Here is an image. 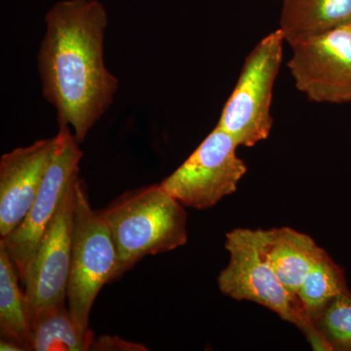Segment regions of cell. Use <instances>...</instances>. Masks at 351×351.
Segmentation results:
<instances>
[{"label": "cell", "instance_id": "obj_1", "mask_svg": "<svg viewBox=\"0 0 351 351\" xmlns=\"http://www.w3.org/2000/svg\"><path fill=\"white\" fill-rule=\"evenodd\" d=\"M45 22L38 53L43 96L82 144L119 87L104 60L107 11L97 0H68L55 4Z\"/></svg>", "mask_w": 351, "mask_h": 351}, {"label": "cell", "instance_id": "obj_2", "mask_svg": "<svg viewBox=\"0 0 351 351\" xmlns=\"http://www.w3.org/2000/svg\"><path fill=\"white\" fill-rule=\"evenodd\" d=\"M182 206L158 184L126 191L101 210L117 249L115 279L147 256L186 244V213Z\"/></svg>", "mask_w": 351, "mask_h": 351}, {"label": "cell", "instance_id": "obj_3", "mask_svg": "<svg viewBox=\"0 0 351 351\" xmlns=\"http://www.w3.org/2000/svg\"><path fill=\"white\" fill-rule=\"evenodd\" d=\"M117 254L103 212L90 205L84 182L76 178L73 188L71 269L66 302L82 332L91 331L90 313L104 285L114 280Z\"/></svg>", "mask_w": 351, "mask_h": 351}, {"label": "cell", "instance_id": "obj_4", "mask_svg": "<svg viewBox=\"0 0 351 351\" xmlns=\"http://www.w3.org/2000/svg\"><path fill=\"white\" fill-rule=\"evenodd\" d=\"M230 262L218 277L223 294L237 301L256 302L294 324L314 350L322 351L311 321L298 295L281 282L261 249L260 230L237 228L226 233Z\"/></svg>", "mask_w": 351, "mask_h": 351}, {"label": "cell", "instance_id": "obj_5", "mask_svg": "<svg viewBox=\"0 0 351 351\" xmlns=\"http://www.w3.org/2000/svg\"><path fill=\"white\" fill-rule=\"evenodd\" d=\"M285 43L280 29L258 41L245 60L232 95L217 127L230 134L239 145L254 147L271 131L274 82L283 59Z\"/></svg>", "mask_w": 351, "mask_h": 351}, {"label": "cell", "instance_id": "obj_6", "mask_svg": "<svg viewBox=\"0 0 351 351\" xmlns=\"http://www.w3.org/2000/svg\"><path fill=\"white\" fill-rule=\"evenodd\" d=\"M234 138L216 126L189 158L160 186L184 206L209 209L232 195L246 174Z\"/></svg>", "mask_w": 351, "mask_h": 351}, {"label": "cell", "instance_id": "obj_7", "mask_svg": "<svg viewBox=\"0 0 351 351\" xmlns=\"http://www.w3.org/2000/svg\"><path fill=\"white\" fill-rule=\"evenodd\" d=\"M59 125L54 154L31 210L14 232L5 239H0L22 282L69 182L80 171L78 165L83 156L71 127L66 124Z\"/></svg>", "mask_w": 351, "mask_h": 351}, {"label": "cell", "instance_id": "obj_8", "mask_svg": "<svg viewBox=\"0 0 351 351\" xmlns=\"http://www.w3.org/2000/svg\"><path fill=\"white\" fill-rule=\"evenodd\" d=\"M290 46L288 68L298 90L316 103H350V24Z\"/></svg>", "mask_w": 351, "mask_h": 351}, {"label": "cell", "instance_id": "obj_9", "mask_svg": "<svg viewBox=\"0 0 351 351\" xmlns=\"http://www.w3.org/2000/svg\"><path fill=\"white\" fill-rule=\"evenodd\" d=\"M71 179L54 218L29 267L23 284L31 323L51 309L66 306L71 258L73 188Z\"/></svg>", "mask_w": 351, "mask_h": 351}, {"label": "cell", "instance_id": "obj_10", "mask_svg": "<svg viewBox=\"0 0 351 351\" xmlns=\"http://www.w3.org/2000/svg\"><path fill=\"white\" fill-rule=\"evenodd\" d=\"M57 137L18 147L0 159V237L24 221L34 204L54 154Z\"/></svg>", "mask_w": 351, "mask_h": 351}, {"label": "cell", "instance_id": "obj_11", "mask_svg": "<svg viewBox=\"0 0 351 351\" xmlns=\"http://www.w3.org/2000/svg\"><path fill=\"white\" fill-rule=\"evenodd\" d=\"M260 230L261 249L281 282L298 295L309 271L324 253L308 235L290 228Z\"/></svg>", "mask_w": 351, "mask_h": 351}, {"label": "cell", "instance_id": "obj_12", "mask_svg": "<svg viewBox=\"0 0 351 351\" xmlns=\"http://www.w3.org/2000/svg\"><path fill=\"white\" fill-rule=\"evenodd\" d=\"M351 23V0H284L280 29L293 44Z\"/></svg>", "mask_w": 351, "mask_h": 351}, {"label": "cell", "instance_id": "obj_13", "mask_svg": "<svg viewBox=\"0 0 351 351\" xmlns=\"http://www.w3.org/2000/svg\"><path fill=\"white\" fill-rule=\"evenodd\" d=\"M19 274L4 244L0 241V332L1 338L32 350V323Z\"/></svg>", "mask_w": 351, "mask_h": 351}, {"label": "cell", "instance_id": "obj_14", "mask_svg": "<svg viewBox=\"0 0 351 351\" xmlns=\"http://www.w3.org/2000/svg\"><path fill=\"white\" fill-rule=\"evenodd\" d=\"M93 332H82L66 306L51 309L32 323V350L86 351Z\"/></svg>", "mask_w": 351, "mask_h": 351}, {"label": "cell", "instance_id": "obj_15", "mask_svg": "<svg viewBox=\"0 0 351 351\" xmlns=\"http://www.w3.org/2000/svg\"><path fill=\"white\" fill-rule=\"evenodd\" d=\"M322 351H351V292L337 295L311 317Z\"/></svg>", "mask_w": 351, "mask_h": 351}, {"label": "cell", "instance_id": "obj_16", "mask_svg": "<svg viewBox=\"0 0 351 351\" xmlns=\"http://www.w3.org/2000/svg\"><path fill=\"white\" fill-rule=\"evenodd\" d=\"M348 289L345 270L325 251L314 263L298 292V297L311 320L321 307Z\"/></svg>", "mask_w": 351, "mask_h": 351}, {"label": "cell", "instance_id": "obj_17", "mask_svg": "<svg viewBox=\"0 0 351 351\" xmlns=\"http://www.w3.org/2000/svg\"><path fill=\"white\" fill-rule=\"evenodd\" d=\"M90 350L98 351H145L147 348L140 343H132L115 336H101L93 339Z\"/></svg>", "mask_w": 351, "mask_h": 351}, {"label": "cell", "instance_id": "obj_18", "mask_svg": "<svg viewBox=\"0 0 351 351\" xmlns=\"http://www.w3.org/2000/svg\"><path fill=\"white\" fill-rule=\"evenodd\" d=\"M0 350L1 351H24L15 341L11 339L1 338L0 341Z\"/></svg>", "mask_w": 351, "mask_h": 351}, {"label": "cell", "instance_id": "obj_19", "mask_svg": "<svg viewBox=\"0 0 351 351\" xmlns=\"http://www.w3.org/2000/svg\"><path fill=\"white\" fill-rule=\"evenodd\" d=\"M350 25H351V23H350Z\"/></svg>", "mask_w": 351, "mask_h": 351}]
</instances>
